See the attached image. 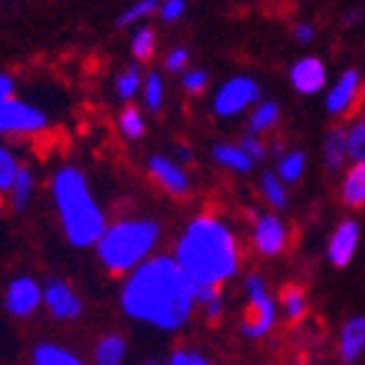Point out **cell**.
I'll use <instances>...</instances> for the list:
<instances>
[{"mask_svg": "<svg viewBox=\"0 0 365 365\" xmlns=\"http://www.w3.org/2000/svg\"><path fill=\"white\" fill-rule=\"evenodd\" d=\"M169 253L197 289H225L243 274V237L235 222L215 207L189 215L174 235Z\"/></svg>", "mask_w": 365, "mask_h": 365, "instance_id": "cell-2", "label": "cell"}, {"mask_svg": "<svg viewBox=\"0 0 365 365\" xmlns=\"http://www.w3.org/2000/svg\"><path fill=\"white\" fill-rule=\"evenodd\" d=\"M158 3L161 0H133V3H128L118 13L115 26L118 29H135L140 24H148L151 19H156Z\"/></svg>", "mask_w": 365, "mask_h": 365, "instance_id": "cell-32", "label": "cell"}, {"mask_svg": "<svg viewBox=\"0 0 365 365\" xmlns=\"http://www.w3.org/2000/svg\"><path fill=\"white\" fill-rule=\"evenodd\" d=\"M51 207L59 220V230L74 250H92L108 227L110 217L95 195L87 171L79 164L64 161L49 174Z\"/></svg>", "mask_w": 365, "mask_h": 365, "instance_id": "cell-3", "label": "cell"}, {"mask_svg": "<svg viewBox=\"0 0 365 365\" xmlns=\"http://www.w3.org/2000/svg\"><path fill=\"white\" fill-rule=\"evenodd\" d=\"M143 64L138 61H130L123 69H118L115 77H113V95H115L118 103L130 105L133 100L140 98V87H143Z\"/></svg>", "mask_w": 365, "mask_h": 365, "instance_id": "cell-26", "label": "cell"}, {"mask_svg": "<svg viewBox=\"0 0 365 365\" xmlns=\"http://www.w3.org/2000/svg\"><path fill=\"white\" fill-rule=\"evenodd\" d=\"M276 302H279L281 322H287L289 327H302L309 319L312 312V299L309 289L302 281H287L284 287L276 292Z\"/></svg>", "mask_w": 365, "mask_h": 365, "instance_id": "cell-16", "label": "cell"}, {"mask_svg": "<svg viewBox=\"0 0 365 365\" xmlns=\"http://www.w3.org/2000/svg\"><path fill=\"white\" fill-rule=\"evenodd\" d=\"M345 130H347V153H350V161H365V105L353 118H347Z\"/></svg>", "mask_w": 365, "mask_h": 365, "instance_id": "cell-33", "label": "cell"}, {"mask_svg": "<svg viewBox=\"0 0 365 365\" xmlns=\"http://www.w3.org/2000/svg\"><path fill=\"white\" fill-rule=\"evenodd\" d=\"M289 85L302 98H314L322 95L329 85L327 61L319 54H302L292 61L289 67Z\"/></svg>", "mask_w": 365, "mask_h": 365, "instance_id": "cell-14", "label": "cell"}, {"mask_svg": "<svg viewBox=\"0 0 365 365\" xmlns=\"http://www.w3.org/2000/svg\"><path fill=\"white\" fill-rule=\"evenodd\" d=\"M85 297L64 276L43 279V312L56 324H74L85 317Z\"/></svg>", "mask_w": 365, "mask_h": 365, "instance_id": "cell-11", "label": "cell"}, {"mask_svg": "<svg viewBox=\"0 0 365 365\" xmlns=\"http://www.w3.org/2000/svg\"><path fill=\"white\" fill-rule=\"evenodd\" d=\"M16 95V77L11 72H0V103Z\"/></svg>", "mask_w": 365, "mask_h": 365, "instance_id": "cell-40", "label": "cell"}, {"mask_svg": "<svg viewBox=\"0 0 365 365\" xmlns=\"http://www.w3.org/2000/svg\"><path fill=\"white\" fill-rule=\"evenodd\" d=\"M130 355L128 335L120 329H108L95 337L90 347V365H125Z\"/></svg>", "mask_w": 365, "mask_h": 365, "instance_id": "cell-18", "label": "cell"}, {"mask_svg": "<svg viewBox=\"0 0 365 365\" xmlns=\"http://www.w3.org/2000/svg\"><path fill=\"white\" fill-rule=\"evenodd\" d=\"M365 105V74L358 67H347L329 79L324 90V113L335 120L353 118Z\"/></svg>", "mask_w": 365, "mask_h": 365, "instance_id": "cell-9", "label": "cell"}, {"mask_svg": "<svg viewBox=\"0 0 365 365\" xmlns=\"http://www.w3.org/2000/svg\"><path fill=\"white\" fill-rule=\"evenodd\" d=\"M258 197L261 202L266 205L268 210H276V212H284V210L292 207V192H289V184H284L279 179L274 169H266L261 171V177H258Z\"/></svg>", "mask_w": 365, "mask_h": 365, "instance_id": "cell-25", "label": "cell"}, {"mask_svg": "<svg viewBox=\"0 0 365 365\" xmlns=\"http://www.w3.org/2000/svg\"><path fill=\"white\" fill-rule=\"evenodd\" d=\"M24 156L13 143L8 140H0V200H6L8 192H11L13 182L19 177L21 166H24Z\"/></svg>", "mask_w": 365, "mask_h": 365, "instance_id": "cell-30", "label": "cell"}, {"mask_svg": "<svg viewBox=\"0 0 365 365\" xmlns=\"http://www.w3.org/2000/svg\"><path fill=\"white\" fill-rule=\"evenodd\" d=\"M51 128V115L41 105L24 98H8L0 103V140L38 138Z\"/></svg>", "mask_w": 365, "mask_h": 365, "instance_id": "cell-8", "label": "cell"}, {"mask_svg": "<svg viewBox=\"0 0 365 365\" xmlns=\"http://www.w3.org/2000/svg\"><path fill=\"white\" fill-rule=\"evenodd\" d=\"M36 192H38L36 171H34V166L24 164L19 171V177H16V182H13L11 192H8V197H6L8 207L16 215H26L31 210V205H34V200H36Z\"/></svg>", "mask_w": 365, "mask_h": 365, "instance_id": "cell-23", "label": "cell"}, {"mask_svg": "<svg viewBox=\"0 0 365 365\" xmlns=\"http://www.w3.org/2000/svg\"><path fill=\"white\" fill-rule=\"evenodd\" d=\"M143 169H146L148 179L171 200H187L192 195L189 166L182 164L177 156H171V153H148L146 161H143Z\"/></svg>", "mask_w": 365, "mask_h": 365, "instance_id": "cell-12", "label": "cell"}, {"mask_svg": "<svg viewBox=\"0 0 365 365\" xmlns=\"http://www.w3.org/2000/svg\"><path fill=\"white\" fill-rule=\"evenodd\" d=\"M179 90L189 98H200L210 90V72L202 67H187L179 74Z\"/></svg>", "mask_w": 365, "mask_h": 365, "instance_id": "cell-35", "label": "cell"}, {"mask_svg": "<svg viewBox=\"0 0 365 365\" xmlns=\"http://www.w3.org/2000/svg\"><path fill=\"white\" fill-rule=\"evenodd\" d=\"M317 24L309 19H299L292 24V38L299 43V46H312L317 41Z\"/></svg>", "mask_w": 365, "mask_h": 365, "instance_id": "cell-39", "label": "cell"}, {"mask_svg": "<svg viewBox=\"0 0 365 365\" xmlns=\"http://www.w3.org/2000/svg\"><path fill=\"white\" fill-rule=\"evenodd\" d=\"M258 100H263L261 82L253 74H232L212 90L210 110L217 120H235L248 115V110Z\"/></svg>", "mask_w": 365, "mask_h": 365, "instance_id": "cell-7", "label": "cell"}, {"mask_svg": "<svg viewBox=\"0 0 365 365\" xmlns=\"http://www.w3.org/2000/svg\"><path fill=\"white\" fill-rule=\"evenodd\" d=\"M174 156H177L179 161H182V164H187V166L192 164V161H195V151H192V146H189V143H184V146H179Z\"/></svg>", "mask_w": 365, "mask_h": 365, "instance_id": "cell-42", "label": "cell"}, {"mask_svg": "<svg viewBox=\"0 0 365 365\" xmlns=\"http://www.w3.org/2000/svg\"><path fill=\"white\" fill-rule=\"evenodd\" d=\"M115 130L123 140H128V143H138V140L146 138L148 133V118L143 113L140 105H123L118 110L115 115Z\"/></svg>", "mask_w": 365, "mask_h": 365, "instance_id": "cell-27", "label": "cell"}, {"mask_svg": "<svg viewBox=\"0 0 365 365\" xmlns=\"http://www.w3.org/2000/svg\"><path fill=\"white\" fill-rule=\"evenodd\" d=\"M29 365H90V358L77 353L67 342L41 337V340L31 345Z\"/></svg>", "mask_w": 365, "mask_h": 365, "instance_id": "cell-17", "label": "cell"}, {"mask_svg": "<svg viewBox=\"0 0 365 365\" xmlns=\"http://www.w3.org/2000/svg\"><path fill=\"white\" fill-rule=\"evenodd\" d=\"M140 108L146 115H161L166 108V79L164 72L158 69H148L143 77V87H140Z\"/></svg>", "mask_w": 365, "mask_h": 365, "instance_id": "cell-28", "label": "cell"}, {"mask_svg": "<svg viewBox=\"0 0 365 365\" xmlns=\"http://www.w3.org/2000/svg\"><path fill=\"white\" fill-rule=\"evenodd\" d=\"M237 143L245 148V153H248L253 161L258 164H266L268 158H271V148H268V138H261V135H253V133H243L240 138H237Z\"/></svg>", "mask_w": 365, "mask_h": 365, "instance_id": "cell-37", "label": "cell"}, {"mask_svg": "<svg viewBox=\"0 0 365 365\" xmlns=\"http://www.w3.org/2000/svg\"><path fill=\"white\" fill-rule=\"evenodd\" d=\"M294 243L292 222L276 210H250L248 212V250L261 261H276L287 256Z\"/></svg>", "mask_w": 365, "mask_h": 365, "instance_id": "cell-6", "label": "cell"}, {"mask_svg": "<svg viewBox=\"0 0 365 365\" xmlns=\"http://www.w3.org/2000/svg\"><path fill=\"white\" fill-rule=\"evenodd\" d=\"M337 200L342 207L353 210V212L365 207V161H350L340 171Z\"/></svg>", "mask_w": 365, "mask_h": 365, "instance_id": "cell-20", "label": "cell"}, {"mask_svg": "<svg viewBox=\"0 0 365 365\" xmlns=\"http://www.w3.org/2000/svg\"><path fill=\"white\" fill-rule=\"evenodd\" d=\"M128 51L133 56V61L138 64H148V61L156 56L158 51V34L151 24H140L130 31V41H128Z\"/></svg>", "mask_w": 365, "mask_h": 365, "instance_id": "cell-29", "label": "cell"}, {"mask_svg": "<svg viewBox=\"0 0 365 365\" xmlns=\"http://www.w3.org/2000/svg\"><path fill=\"white\" fill-rule=\"evenodd\" d=\"M140 365H166V363H164V358H148V360H143Z\"/></svg>", "mask_w": 365, "mask_h": 365, "instance_id": "cell-43", "label": "cell"}, {"mask_svg": "<svg viewBox=\"0 0 365 365\" xmlns=\"http://www.w3.org/2000/svg\"><path fill=\"white\" fill-rule=\"evenodd\" d=\"M274 171L279 174V179L289 187H297L309 171V156L304 148L287 146L279 156H274Z\"/></svg>", "mask_w": 365, "mask_h": 365, "instance_id": "cell-24", "label": "cell"}, {"mask_svg": "<svg viewBox=\"0 0 365 365\" xmlns=\"http://www.w3.org/2000/svg\"><path fill=\"white\" fill-rule=\"evenodd\" d=\"M200 289L184 274L171 253L143 261L118 287V309L133 324L158 335H179L195 322L200 309Z\"/></svg>", "mask_w": 365, "mask_h": 365, "instance_id": "cell-1", "label": "cell"}, {"mask_svg": "<svg viewBox=\"0 0 365 365\" xmlns=\"http://www.w3.org/2000/svg\"><path fill=\"white\" fill-rule=\"evenodd\" d=\"M281 125V105L276 100L266 98L258 100L245 115V133L261 135V138H271Z\"/></svg>", "mask_w": 365, "mask_h": 365, "instance_id": "cell-22", "label": "cell"}, {"mask_svg": "<svg viewBox=\"0 0 365 365\" xmlns=\"http://www.w3.org/2000/svg\"><path fill=\"white\" fill-rule=\"evenodd\" d=\"M212 164L222 171H230L235 177H248L256 171V161L245 153V148L237 140H215L210 148Z\"/></svg>", "mask_w": 365, "mask_h": 365, "instance_id": "cell-19", "label": "cell"}, {"mask_svg": "<svg viewBox=\"0 0 365 365\" xmlns=\"http://www.w3.org/2000/svg\"><path fill=\"white\" fill-rule=\"evenodd\" d=\"M3 312L16 322H29L43 309V281L34 274H16L3 287Z\"/></svg>", "mask_w": 365, "mask_h": 365, "instance_id": "cell-10", "label": "cell"}, {"mask_svg": "<svg viewBox=\"0 0 365 365\" xmlns=\"http://www.w3.org/2000/svg\"><path fill=\"white\" fill-rule=\"evenodd\" d=\"M335 358L340 365H358L365 358V314L345 317L335 335Z\"/></svg>", "mask_w": 365, "mask_h": 365, "instance_id": "cell-15", "label": "cell"}, {"mask_svg": "<svg viewBox=\"0 0 365 365\" xmlns=\"http://www.w3.org/2000/svg\"><path fill=\"white\" fill-rule=\"evenodd\" d=\"M189 61H192V51H189V46H184V43H177V46L166 49L161 64H164V72L166 74H174V77H179V74H182L184 69L189 67Z\"/></svg>", "mask_w": 365, "mask_h": 365, "instance_id": "cell-36", "label": "cell"}, {"mask_svg": "<svg viewBox=\"0 0 365 365\" xmlns=\"http://www.w3.org/2000/svg\"><path fill=\"white\" fill-rule=\"evenodd\" d=\"M365 19V11L363 8H347L345 13H342V26H345V29H355V26L360 24V21Z\"/></svg>", "mask_w": 365, "mask_h": 365, "instance_id": "cell-41", "label": "cell"}, {"mask_svg": "<svg viewBox=\"0 0 365 365\" xmlns=\"http://www.w3.org/2000/svg\"><path fill=\"white\" fill-rule=\"evenodd\" d=\"M360 240H363V230H360L358 220L350 217V215L337 220L335 227L327 235V243H324V261L337 271L353 266L360 250Z\"/></svg>", "mask_w": 365, "mask_h": 365, "instance_id": "cell-13", "label": "cell"}, {"mask_svg": "<svg viewBox=\"0 0 365 365\" xmlns=\"http://www.w3.org/2000/svg\"><path fill=\"white\" fill-rule=\"evenodd\" d=\"M187 8H189V0H161V3H158L156 19L166 26H174L184 19Z\"/></svg>", "mask_w": 365, "mask_h": 365, "instance_id": "cell-38", "label": "cell"}, {"mask_svg": "<svg viewBox=\"0 0 365 365\" xmlns=\"http://www.w3.org/2000/svg\"><path fill=\"white\" fill-rule=\"evenodd\" d=\"M322 166L329 174H340L347 164H350V153H347V130L345 123H337L324 133L322 138Z\"/></svg>", "mask_w": 365, "mask_h": 365, "instance_id": "cell-21", "label": "cell"}, {"mask_svg": "<svg viewBox=\"0 0 365 365\" xmlns=\"http://www.w3.org/2000/svg\"><path fill=\"white\" fill-rule=\"evenodd\" d=\"M200 309L197 314H202V319L210 324V327H217L227 314V297L225 289H200Z\"/></svg>", "mask_w": 365, "mask_h": 365, "instance_id": "cell-31", "label": "cell"}, {"mask_svg": "<svg viewBox=\"0 0 365 365\" xmlns=\"http://www.w3.org/2000/svg\"><path fill=\"white\" fill-rule=\"evenodd\" d=\"M281 312L276 294L261 271H248L243 276V307L237 317V332L248 342H263L279 329Z\"/></svg>", "mask_w": 365, "mask_h": 365, "instance_id": "cell-5", "label": "cell"}, {"mask_svg": "<svg viewBox=\"0 0 365 365\" xmlns=\"http://www.w3.org/2000/svg\"><path fill=\"white\" fill-rule=\"evenodd\" d=\"M164 363L166 365H217V360L197 345H177L169 350Z\"/></svg>", "mask_w": 365, "mask_h": 365, "instance_id": "cell-34", "label": "cell"}, {"mask_svg": "<svg viewBox=\"0 0 365 365\" xmlns=\"http://www.w3.org/2000/svg\"><path fill=\"white\" fill-rule=\"evenodd\" d=\"M164 222L156 215H118L108 222L92 253L105 274L123 279L156 256L164 243Z\"/></svg>", "mask_w": 365, "mask_h": 365, "instance_id": "cell-4", "label": "cell"}]
</instances>
